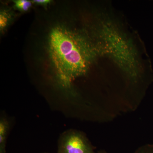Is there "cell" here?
Listing matches in <instances>:
<instances>
[{"mask_svg":"<svg viewBox=\"0 0 153 153\" xmlns=\"http://www.w3.org/2000/svg\"><path fill=\"white\" fill-rule=\"evenodd\" d=\"M108 153L107 152H105V151H100V152H98L97 153Z\"/></svg>","mask_w":153,"mask_h":153,"instance_id":"obj_8","label":"cell"},{"mask_svg":"<svg viewBox=\"0 0 153 153\" xmlns=\"http://www.w3.org/2000/svg\"><path fill=\"white\" fill-rule=\"evenodd\" d=\"M14 6L19 10L26 12L32 7V2L27 0H16L14 1Z\"/></svg>","mask_w":153,"mask_h":153,"instance_id":"obj_5","label":"cell"},{"mask_svg":"<svg viewBox=\"0 0 153 153\" xmlns=\"http://www.w3.org/2000/svg\"><path fill=\"white\" fill-rule=\"evenodd\" d=\"M134 153H153V145L147 144L141 146Z\"/></svg>","mask_w":153,"mask_h":153,"instance_id":"obj_6","label":"cell"},{"mask_svg":"<svg viewBox=\"0 0 153 153\" xmlns=\"http://www.w3.org/2000/svg\"><path fill=\"white\" fill-rule=\"evenodd\" d=\"M47 50L50 65L57 82L69 90L73 81L87 73L98 51L87 35L58 25L49 32Z\"/></svg>","mask_w":153,"mask_h":153,"instance_id":"obj_1","label":"cell"},{"mask_svg":"<svg viewBox=\"0 0 153 153\" xmlns=\"http://www.w3.org/2000/svg\"><path fill=\"white\" fill-rule=\"evenodd\" d=\"M11 19V14L8 11H1L0 14V29L1 30L3 31L7 27L10 22Z\"/></svg>","mask_w":153,"mask_h":153,"instance_id":"obj_4","label":"cell"},{"mask_svg":"<svg viewBox=\"0 0 153 153\" xmlns=\"http://www.w3.org/2000/svg\"><path fill=\"white\" fill-rule=\"evenodd\" d=\"M10 128L9 121L5 117H1L0 120V153H6V143Z\"/></svg>","mask_w":153,"mask_h":153,"instance_id":"obj_3","label":"cell"},{"mask_svg":"<svg viewBox=\"0 0 153 153\" xmlns=\"http://www.w3.org/2000/svg\"><path fill=\"white\" fill-rule=\"evenodd\" d=\"M52 1L50 0H34L32 1L33 3L40 5L47 6Z\"/></svg>","mask_w":153,"mask_h":153,"instance_id":"obj_7","label":"cell"},{"mask_svg":"<svg viewBox=\"0 0 153 153\" xmlns=\"http://www.w3.org/2000/svg\"><path fill=\"white\" fill-rule=\"evenodd\" d=\"M86 135L76 130L64 132L58 140L57 153H95Z\"/></svg>","mask_w":153,"mask_h":153,"instance_id":"obj_2","label":"cell"}]
</instances>
